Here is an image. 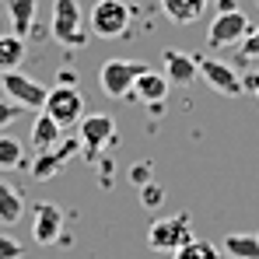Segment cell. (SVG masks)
<instances>
[{"label":"cell","mask_w":259,"mask_h":259,"mask_svg":"<svg viewBox=\"0 0 259 259\" xmlns=\"http://www.w3.org/2000/svg\"><path fill=\"white\" fill-rule=\"evenodd\" d=\"M161 200H165V193H161V186H158L154 179L140 186V203H144V207H161Z\"/></svg>","instance_id":"cell-22"},{"label":"cell","mask_w":259,"mask_h":259,"mask_svg":"<svg viewBox=\"0 0 259 259\" xmlns=\"http://www.w3.org/2000/svg\"><path fill=\"white\" fill-rule=\"evenodd\" d=\"M242 49V60H259V28H249V35L238 42Z\"/></svg>","instance_id":"cell-23"},{"label":"cell","mask_w":259,"mask_h":259,"mask_svg":"<svg viewBox=\"0 0 259 259\" xmlns=\"http://www.w3.org/2000/svg\"><path fill=\"white\" fill-rule=\"evenodd\" d=\"M168 88H172V81H168L165 74H158V70L147 67V70L133 81V88H130L126 98H137V102H144V105H161L165 95H168Z\"/></svg>","instance_id":"cell-13"},{"label":"cell","mask_w":259,"mask_h":259,"mask_svg":"<svg viewBox=\"0 0 259 259\" xmlns=\"http://www.w3.org/2000/svg\"><path fill=\"white\" fill-rule=\"evenodd\" d=\"M144 70H147V63H140V60H105L98 70V84L109 98H126L133 81Z\"/></svg>","instance_id":"cell-5"},{"label":"cell","mask_w":259,"mask_h":259,"mask_svg":"<svg viewBox=\"0 0 259 259\" xmlns=\"http://www.w3.org/2000/svg\"><path fill=\"white\" fill-rule=\"evenodd\" d=\"M245 81V88H252L256 91V98H259V74H252V77H242Z\"/></svg>","instance_id":"cell-28"},{"label":"cell","mask_w":259,"mask_h":259,"mask_svg":"<svg viewBox=\"0 0 259 259\" xmlns=\"http://www.w3.org/2000/svg\"><path fill=\"white\" fill-rule=\"evenodd\" d=\"M256 7H259V0H256Z\"/></svg>","instance_id":"cell-29"},{"label":"cell","mask_w":259,"mask_h":259,"mask_svg":"<svg viewBox=\"0 0 259 259\" xmlns=\"http://www.w3.org/2000/svg\"><path fill=\"white\" fill-rule=\"evenodd\" d=\"M60 235H63V210L56 207V203H35V210H32V238L39 242V245H53V242H60Z\"/></svg>","instance_id":"cell-12"},{"label":"cell","mask_w":259,"mask_h":259,"mask_svg":"<svg viewBox=\"0 0 259 259\" xmlns=\"http://www.w3.org/2000/svg\"><path fill=\"white\" fill-rule=\"evenodd\" d=\"M172 259H228L224 249H217L214 242H200V238H189L182 249H175Z\"/></svg>","instance_id":"cell-21"},{"label":"cell","mask_w":259,"mask_h":259,"mask_svg":"<svg viewBox=\"0 0 259 259\" xmlns=\"http://www.w3.org/2000/svg\"><path fill=\"white\" fill-rule=\"evenodd\" d=\"M249 18L238 11V7H228L221 11L214 21H210V35H207V46L210 49H228V46H238L245 35H249Z\"/></svg>","instance_id":"cell-6"},{"label":"cell","mask_w":259,"mask_h":259,"mask_svg":"<svg viewBox=\"0 0 259 259\" xmlns=\"http://www.w3.org/2000/svg\"><path fill=\"white\" fill-rule=\"evenodd\" d=\"M56 81H60V84H77V74H70V70H63V74H60Z\"/></svg>","instance_id":"cell-27"},{"label":"cell","mask_w":259,"mask_h":259,"mask_svg":"<svg viewBox=\"0 0 259 259\" xmlns=\"http://www.w3.org/2000/svg\"><path fill=\"white\" fill-rule=\"evenodd\" d=\"M77 126H81V130H77V137H81V151H84L91 161H95V158L102 154V147H109L112 137H116V119L105 116V112H98V116H81Z\"/></svg>","instance_id":"cell-8"},{"label":"cell","mask_w":259,"mask_h":259,"mask_svg":"<svg viewBox=\"0 0 259 259\" xmlns=\"http://www.w3.org/2000/svg\"><path fill=\"white\" fill-rule=\"evenodd\" d=\"M25 147L18 137L11 133H0V172H14V168H25Z\"/></svg>","instance_id":"cell-19"},{"label":"cell","mask_w":259,"mask_h":259,"mask_svg":"<svg viewBox=\"0 0 259 259\" xmlns=\"http://www.w3.org/2000/svg\"><path fill=\"white\" fill-rule=\"evenodd\" d=\"M21 256H25L21 242L11 238V235H0V259H21Z\"/></svg>","instance_id":"cell-25"},{"label":"cell","mask_w":259,"mask_h":259,"mask_svg":"<svg viewBox=\"0 0 259 259\" xmlns=\"http://www.w3.org/2000/svg\"><path fill=\"white\" fill-rule=\"evenodd\" d=\"M4 4H7V18H11V32L25 39L35 25V4L39 0H4Z\"/></svg>","instance_id":"cell-15"},{"label":"cell","mask_w":259,"mask_h":259,"mask_svg":"<svg viewBox=\"0 0 259 259\" xmlns=\"http://www.w3.org/2000/svg\"><path fill=\"white\" fill-rule=\"evenodd\" d=\"M77 151H81V137H70V140H60V144L46 147V151H39V158L32 161V175H35L39 182L53 179V175L60 172V168H63Z\"/></svg>","instance_id":"cell-9"},{"label":"cell","mask_w":259,"mask_h":259,"mask_svg":"<svg viewBox=\"0 0 259 259\" xmlns=\"http://www.w3.org/2000/svg\"><path fill=\"white\" fill-rule=\"evenodd\" d=\"M130 182H137V186L151 182V161H137V165L130 168Z\"/></svg>","instance_id":"cell-26"},{"label":"cell","mask_w":259,"mask_h":259,"mask_svg":"<svg viewBox=\"0 0 259 259\" xmlns=\"http://www.w3.org/2000/svg\"><path fill=\"white\" fill-rule=\"evenodd\" d=\"M60 140H63V126L49 112H39L35 123H32V144H35V151H46V147H53Z\"/></svg>","instance_id":"cell-17"},{"label":"cell","mask_w":259,"mask_h":259,"mask_svg":"<svg viewBox=\"0 0 259 259\" xmlns=\"http://www.w3.org/2000/svg\"><path fill=\"white\" fill-rule=\"evenodd\" d=\"M21 214H25V193L11 182H0V221L11 228L21 221Z\"/></svg>","instance_id":"cell-16"},{"label":"cell","mask_w":259,"mask_h":259,"mask_svg":"<svg viewBox=\"0 0 259 259\" xmlns=\"http://www.w3.org/2000/svg\"><path fill=\"white\" fill-rule=\"evenodd\" d=\"M221 249L228 259H259V235H228Z\"/></svg>","instance_id":"cell-18"},{"label":"cell","mask_w":259,"mask_h":259,"mask_svg":"<svg viewBox=\"0 0 259 259\" xmlns=\"http://www.w3.org/2000/svg\"><path fill=\"white\" fill-rule=\"evenodd\" d=\"M42 112H49L60 126H77L81 116H84V98L74 84H56L53 91H46V102H42Z\"/></svg>","instance_id":"cell-4"},{"label":"cell","mask_w":259,"mask_h":259,"mask_svg":"<svg viewBox=\"0 0 259 259\" xmlns=\"http://www.w3.org/2000/svg\"><path fill=\"white\" fill-rule=\"evenodd\" d=\"M207 4L210 0H161V11L175 25H193V21H200L207 14Z\"/></svg>","instance_id":"cell-14"},{"label":"cell","mask_w":259,"mask_h":259,"mask_svg":"<svg viewBox=\"0 0 259 259\" xmlns=\"http://www.w3.org/2000/svg\"><path fill=\"white\" fill-rule=\"evenodd\" d=\"M161 74L179 88L193 84L200 77V56H193L186 49H165L161 53Z\"/></svg>","instance_id":"cell-11"},{"label":"cell","mask_w":259,"mask_h":259,"mask_svg":"<svg viewBox=\"0 0 259 259\" xmlns=\"http://www.w3.org/2000/svg\"><path fill=\"white\" fill-rule=\"evenodd\" d=\"M130 25V7L123 0H98L88 18V32L95 39H119Z\"/></svg>","instance_id":"cell-3"},{"label":"cell","mask_w":259,"mask_h":259,"mask_svg":"<svg viewBox=\"0 0 259 259\" xmlns=\"http://www.w3.org/2000/svg\"><path fill=\"white\" fill-rule=\"evenodd\" d=\"M21 60H25V39L14 35V32L0 35V74L4 70H18Z\"/></svg>","instance_id":"cell-20"},{"label":"cell","mask_w":259,"mask_h":259,"mask_svg":"<svg viewBox=\"0 0 259 259\" xmlns=\"http://www.w3.org/2000/svg\"><path fill=\"white\" fill-rule=\"evenodd\" d=\"M200 77L214 88L217 95H228V98H238L245 91V81L235 74V67H228L221 60H210V56H200Z\"/></svg>","instance_id":"cell-10"},{"label":"cell","mask_w":259,"mask_h":259,"mask_svg":"<svg viewBox=\"0 0 259 259\" xmlns=\"http://www.w3.org/2000/svg\"><path fill=\"white\" fill-rule=\"evenodd\" d=\"M189 238H196V235H193V221H189L186 210L158 217V221L147 228V245H151V252H175V249H182Z\"/></svg>","instance_id":"cell-2"},{"label":"cell","mask_w":259,"mask_h":259,"mask_svg":"<svg viewBox=\"0 0 259 259\" xmlns=\"http://www.w3.org/2000/svg\"><path fill=\"white\" fill-rule=\"evenodd\" d=\"M21 112H25V109H21L18 102H11V98H7V102H0V130H7L14 119H21Z\"/></svg>","instance_id":"cell-24"},{"label":"cell","mask_w":259,"mask_h":259,"mask_svg":"<svg viewBox=\"0 0 259 259\" xmlns=\"http://www.w3.org/2000/svg\"><path fill=\"white\" fill-rule=\"evenodd\" d=\"M53 39L63 49H84L91 32L81 18L77 0H53Z\"/></svg>","instance_id":"cell-1"},{"label":"cell","mask_w":259,"mask_h":259,"mask_svg":"<svg viewBox=\"0 0 259 259\" xmlns=\"http://www.w3.org/2000/svg\"><path fill=\"white\" fill-rule=\"evenodd\" d=\"M0 88H4V95H7L11 102H18L25 112H28V109H42V102H46L42 81H35V77H28V74H21V70H4V74H0Z\"/></svg>","instance_id":"cell-7"}]
</instances>
